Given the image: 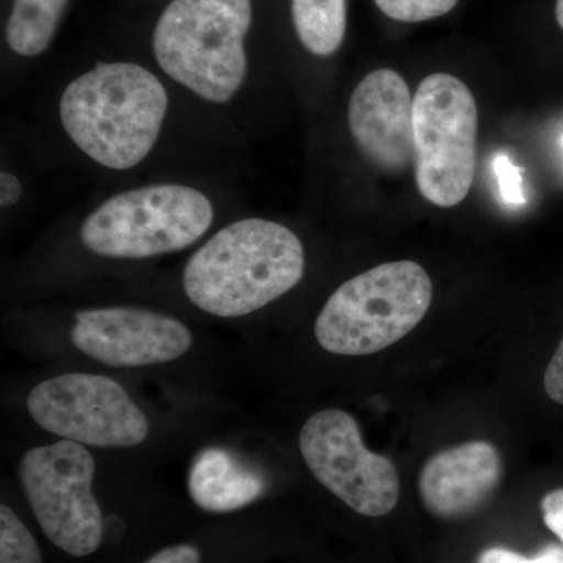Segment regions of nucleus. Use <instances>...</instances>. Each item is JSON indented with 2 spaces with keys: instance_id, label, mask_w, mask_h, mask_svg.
I'll return each instance as SVG.
<instances>
[{
  "instance_id": "obj_2",
  "label": "nucleus",
  "mask_w": 563,
  "mask_h": 563,
  "mask_svg": "<svg viewBox=\"0 0 563 563\" xmlns=\"http://www.w3.org/2000/svg\"><path fill=\"white\" fill-rule=\"evenodd\" d=\"M168 111V92L135 63H101L70 81L60 120L73 143L92 162L125 172L154 150Z\"/></svg>"
},
{
  "instance_id": "obj_21",
  "label": "nucleus",
  "mask_w": 563,
  "mask_h": 563,
  "mask_svg": "<svg viewBox=\"0 0 563 563\" xmlns=\"http://www.w3.org/2000/svg\"><path fill=\"white\" fill-rule=\"evenodd\" d=\"M544 525L561 539L563 543V488L548 493L542 501Z\"/></svg>"
},
{
  "instance_id": "obj_7",
  "label": "nucleus",
  "mask_w": 563,
  "mask_h": 563,
  "mask_svg": "<svg viewBox=\"0 0 563 563\" xmlns=\"http://www.w3.org/2000/svg\"><path fill=\"white\" fill-rule=\"evenodd\" d=\"M18 472L44 536L73 558L95 554L103 539V517L92 493L96 462L90 451L62 439L29 450Z\"/></svg>"
},
{
  "instance_id": "obj_9",
  "label": "nucleus",
  "mask_w": 563,
  "mask_h": 563,
  "mask_svg": "<svg viewBox=\"0 0 563 563\" xmlns=\"http://www.w3.org/2000/svg\"><path fill=\"white\" fill-rule=\"evenodd\" d=\"M299 450L314 479L354 512L384 517L398 504L395 465L365 446L357 421L344 410L313 413L299 433Z\"/></svg>"
},
{
  "instance_id": "obj_14",
  "label": "nucleus",
  "mask_w": 563,
  "mask_h": 563,
  "mask_svg": "<svg viewBox=\"0 0 563 563\" xmlns=\"http://www.w3.org/2000/svg\"><path fill=\"white\" fill-rule=\"evenodd\" d=\"M295 31L302 46L318 57L342 47L346 35V0H291Z\"/></svg>"
},
{
  "instance_id": "obj_3",
  "label": "nucleus",
  "mask_w": 563,
  "mask_h": 563,
  "mask_svg": "<svg viewBox=\"0 0 563 563\" xmlns=\"http://www.w3.org/2000/svg\"><path fill=\"white\" fill-rule=\"evenodd\" d=\"M251 21V0H173L155 27V58L199 98L229 102L246 79Z\"/></svg>"
},
{
  "instance_id": "obj_25",
  "label": "nucleus",
  "mask_w": 563,
  "mask_h": 563,
  "mask_svg": "<svg viewBox=\"0 0 563 563\" xmlns=\"http://www.w3.org/2000/svg\"><path fill=\"white\" fill-rule=\"evenodd\" d=\"M562 146H563V140H562Z\"/></svg>"
},
{
  "instance_id": "obj_19",
  "label": "nucleus",
  "mask_w": 563,
  "mask_h": 563,
  "mask_svg": "<svg viewBox=\"0 0 563 563\" xmlns=\"http://www.w3.org/2000/svg\"><path fill=\"white\" fill-rule=\"evenodd\" d=\"M477 563H563V550L561 547L551 544L540 551L536 558L528 559L507 548L495 547L483 551Z\"/></svg>"
},
{
  "instance_id": "obj_18",
  "label": "nucleus",
  "mask_w": 563,
  "mask_h": 563,
  "mask_svg": "<svg viewBox=\"0 0 563 563\" xmlns=\"http://www.w3.org/2000/svg\"><path fill=\"white\" fill-rule=\"evenodd\" d=\"M493 166H495V176L498 179L503 201L510 206L525 203L523 176H521V169L515 166L512 158L507 154L496 155Z\"/></svg>"
},
{
  "instance_id": "obj_23",
  "label": "nucleus",
  "mask_w": 563,
  "mask_h": 563,
  "mask_svg": "<svg viewBox=\"0 0 563 563\" xmlns=\"http://www.w3.org/2000/svg\"><path fill=\"white\" fill-rule=\"evenodd\" d=\"M22 195L21 181L14 174L3 172L0 176V203L2 209H10L20 202Z\"/></svg>"
},
{
  "instance_id": "obj_16",
  "label": "nucleus",
  "mask_w": 563,
  "mask_h": 563,
  "mask_svg": "<svg viewBox=\"0 0 563 563\" xmlns=\"http://www.w3.org/2000/svg\"><path fill=\"white\" fill-rule=\"evenodd\" d=\"M0 563H43L38 543L7 504L0 506Z\"/></svg>"
},
{
  "instance_id": "obj_15",
  "label": "nucleus",
  "mask_w": 563,
  "mask_h": 563,
  "mask_svg": "<svg viewBox=\"0 0 563 563\" xmlns=\"http://www.w3.org/2000/svg\"><path fill=\"white\" fill-rule=\"evenodd\" d=\"M69 0H14L7 24L11 51L36 57L49 47Z\"/></svg>"
},
{
  "instance_id": "obj_5",
  "label": "nucleus",
  "mask_w": 563,
  "mask_h": 563,
  "mask_svg": "<svg viewBox=\"0 0 563 563\" xmlns=\"http://www.w3.org/2000/svg\"><path fill=\"white\" fill-rule=\"evenodd\" d=\"M210 199L187 185L162 184L113 196L85 220L80 240L92 254L150 258L187 250L209 231Z\"/></svg>"
},
{
  "instance_id": "obj_11",
  "label": "nucleus",
  "mask_w": 563,
  "mask_h": 563,
  "mask_svg": "<svg viewBox=\"0 0 563 563\" xmlns=\"http://www.w3.org/2000/svg\"><path fill=\"white\" fill-rule=\"evenodd\" d=\"M347 124L358 150L377 168L399 173L415 162L413 98L396 70H374L355 87Z\"/></svg>"
},
{
  "instance_id": "obj_17",
  "label": "nucleus",
  "mask_w": 563,
  "mask_h": 563,
  "mask_svg": "<svg viewBox=\"0 0 563 563\" xmlns=\"http://www.w3.org/2000/svg\"><path fill=\"white\" fill-rule=\"evenodd\" d=\"M385 16L399 22H424L444 16L459 0H374Z\"/></svg>"
},
{
  "instance_id": "obj_24",
  "label": "nucleus",
  "mask_w": 563,
  "mask_h": 563,
  "mask_svg": "<svg viewBox=\"0 0 563 563\" xmlns=\"http://www.w3.org/2000/svg\"><path fill=\"white\" fill-rule=\"evenodd\" d=\"M555 20H558V24L561 25L563 31V0H558V3H555Z\"/></svg>"
},
{
  "instance_id": "obj_22",
  "label": "nucleus",
  "mask_w": 563,
  "mask_h": 563,
  "mask_svg": "<svg viewBox=\"0 0 563 563\" xmlns=\"http://www.w3.org/2000/svg\"><path fill=\"white\" fill-rule=\"evenodd\" d=\"M143 563H201V551L192 544H174L151 555Z\"/></svg>"
},
{
  "instance_id": "obj_20",
  "label": "nucleus",
  "mask_w": 563,
  "mask_h": 563,
  "mask_svg": "<svg viewBox=\"0 0 563 563\" xmlns=\"http://www.w3.org/2000/svg\"><path fill=\"white\" fill-rule=\"evenodd\" d=\"M544 390L554 402L563 406V339L544 373Z\"/></svg>"
},
{
  "instance_id": "obj_13",
  "label": "nucleus",
  "mask_w": 563,
  "mask_h": 563,
  "mask_svg": "<svg viewBox=\"0 0 563 563\" xmlns=\"http://www.w3.org/2000/svg\"><path fill=\"white\" fill-rule=\"evenodd\" d=\"M265 479L225 450L209 448L196 455L188 492L196 506L211 514L243 509L262 498Z\"/></svg>"
},
{
  "instance_id": "obj_4",
  "label": "nucleus",
  "mask_w": 563,
  "mask_h": 563,
  "mask_svg": "<svg viewBox=\"0 0 563 563\" xmlns=\"http://www.w3.org/2000/svg\"><path fill=\"white\" fill-rule=\"evenodd\" d=\"M432 292L431 277L418 263H383L336 288L314 322L317 342L336 355L387 350L420 324Z\"/></svg>"
},
{
  "instance_id": "obj_10",
  "label": "nucleus",
  "mask_w": 563,
  "mask_h": 563,
  "mask_svg": "<svg viewBox=\"0 0 563 563\" xmlns=\"http://www.w3.org/2000/svg\"><path fill=\"white\" fill-rule=\"evenodd\" d=\"M70 342L92 361L141 368L177 361L192 346L187 324L136 307H102L76 313Z\"/></svg>"
},
{
  "instance_id": "obj_1",
  "label": "nucleus",
  "mask_w": 563,
  "mask_h": 563,
  "mask_svg": "<svg viewBox=\"0 0 563 563\" xmlns=\"http://www.w3.org/2000/svg\"><path fill=\"white\" fill-rule=\"evenodd\" d=\"M306 254L301 240L279 222L247 218L225 225L191 255L184 290L202 312L246 317L301 282Z\"/></svg>"
},
{
  "instance_id": "obj_6",
  "label": "nucleus",
  "mask_w": 563,
  "mask_h": 563,
  "mask_svg": "<svg viewBox=\"0 0 563 563\" xmlns=\"http://www.w3.org/2000/svg\"><path fill=\"white\" fill-rule=\"evenodd\" d=\"M477 106L451 74L426 77L413 98L415 176L418 191L437 207L468 196L476 168Z\"/></svg>"
},
{
  "instance_id": "obj_8",
  "label": "nucleus",
  "mask_w": 563,
  "mask_h": 563,
  "mask_svg": "<svg viewBox=\"0 0 563 563\" xmlns=\"http://www.w3.org/2000/svg\"><path fill=\"white\" fill-rule=\"evenodd\" d=\"M33 421L52 435L95 448H135L150 421L121 384L101 374L69 373L43 380L27 396Z\"/></svg>"
},
{
  "instance_id": "obj_12",
  "label": "nucleus",
  "mask_w": 563,
  "mask_h": 563,
  "mask_svg": "<svg viewBox=\"0 0 563 563\" xmlns=\"http://www.w3.org/2000/svg\"><path fill=\"white\" fill-rule=\"evenodd\" d=\"M501 457L487 442H468L432 455L422 466L420 495L426 509L446 520L476 512L498 487Z\"/></svg>"
}]
</instances>
